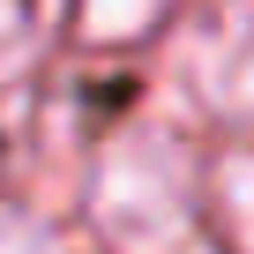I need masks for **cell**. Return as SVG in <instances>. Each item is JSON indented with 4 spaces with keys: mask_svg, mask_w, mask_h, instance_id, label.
Here are the masks:
<instances>
[{
    "mask_svg": "<svg viewBox=\"0 0 254 254\" xmlns=\"http://www.w3.org/2000/svg\"><path fill=\"white\" fill-rule=\"evenodd\" d=\"M30 53V0H0V75Z\"/></svg>",
    "mask_w": 254,
    "mask_h": 254,
    "instance_id": "6",
    "label": "cell"
},
{
    "mask_svg": "<svg viewBox=\"0 0 254 254\" xmlns=\"http://www.w3.org/2000/svg\"><path fill=\"white\" fill-rule=\"evenodd\" d=\"M202 82H209V105L217 112L254 120V15H239V23L217 30V45L202 60Z\"/></svg>",
    "mask_w": 254,
    "mask_h": 254,
    "instance_id": "2",
    "label": "cell"
},
{
    "mask_svg": "<svg viewBox=\"0 0 254 254\" xmlns=\"http://www.w3.org/2000/svg\"><path fill=\"white\" fill-rule=\"evenodd\" d=\"M0 254H67V247H60V232H53L45 217H30V209H0Z\"/></svg>",
    "mask_w": 254,
    "mask_h": 254,
    "instance_id": "4",
    "label": "cell"
},
{
    "mask_svg": "<svg viewBox=\"0 0 254 254\" xmlns=\"http://www.w3.org/2000/svg\"><path fill=\"white\" fill-rule=\"evenodd\" d=\"M97 217L127 254H194L187 247V172L172 142H120L97 172Z\"/></svg>",
    "mask_w": 254,
    "mask_h": 254,
    "instance_id": "1",
    "label": "cell"
},
{
    "mask_svg": "<svg viewBox=\"0 0 254 254\" xmlns=\"http://www.w3.org/2000/svg\"><path fill=\"white\" fill-rule=\"evenodd\" d=\"M224 209H232V232L254 247V157L224 172Z\"/></svg>",
    "mask_w": 254,
    "mask_h": 254,
    "instance_id": "5",
    "label": "cell"
},
{
    "mask_svg": "<svg viewBox=\"0 0 254 254\" xmlns=\"http://www.w3.org/2000/svg\"><path fill=\"white\" fill-rule=\"evenodd\" d=\"M75 15H82V38H142L157 15H165V0H75Z\"/></svg>",
    "mask_w": 254,
    "mask_h": 254,
    "instance_id": "3",
    "label": "cell"
}]
</instances>
